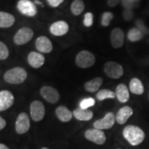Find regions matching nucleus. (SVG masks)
Wrapping results in <instances>:
<instances>
[{"label":"nucleus","mask_w":149,"mask_h":149,"mask_svg":"<svg viewBox=\"0 0 149 149\" xmlns=\"http://www.w3.org/2000/svg\"><path fill=\"white\" fill-rule=\"evenodd\" d=\"M124 137L132 146L140 144L145 138V133L139 126L128 125L123 130Z\"/></svg>","instance_id":"nucleus-1"},{"label":"nucleus","mask_w":149,"mask_h":149,"mask_svg":"<svg viewBox=\"0 0 149 149\" xmlns=\"http://www.w3.org/2000/svg\"><path fill=\"white\" fill-rule=\"evenodd\" d=\"M27 72L22 67H15L7 70L3 75V79L7 83L12 84H20L26 81Z\"/></svg>","instance_id":"nucleus-2"},{"label":"nucleus","mask_w":149,"mask_h":149,"mask_svg":"<svg viewBox=\"0 0 149 149\" xmlns=\"http://www.w3.org/2000/svg\"><path fill=\"white\" fill-rule=\"evenodd\" d=\"M96 59L94 54L88 51H81L76 56L75 63L81 68H87L93 66L95 63Z\"/></svg>","instance_id":"nucleus-3"},{"label":"nucleus","mask_w":149,"mask_h":149,"mask_svg":"<svg viewBox=\"0 0 149 149\" xmlns=\"http://www.w3.org/2000/svg\"><path fill=\"white\" fill-rule=\"evenodd\" d=\"M104 71L111 79H119L124 74L122 65L115 61H108L104 66Z\"/></svg>","instance_id":"nucleus-4"},{"label":"nucleus","mask_w":149,"mask_h":149,"mask_svg":"<svg viewBox=\"0 0 149 149\" xmlns=\"http://www.w3.org/2000/svg\"><path fill=\"white\" fill-rule=\"evenodd\" d=\"M34 33L29 27H23L20 29L15 35L13 41L17 45H24L27 44L33 38Z\"/></svg>","instance_id":"nucleus-5"},{"label":"nucleus","mask_w":149,"mask_h":149,"mask_svg":"<svg viewBox=\"0 0 149 149\" xmlns=\"http://www.w3.org/2000/svg\"><path fill=\"white\" fill-rule=\"evenodd\" d=\"M17 7L23 15L34 17L37 13L36 6L31 0H19L17 4Z\"/></svg>","instance_id":"nucleus-6"},{"label":"nucleus","mask_w":149,"mask_h":149,"mask_svg":"<svg viewBox=\"0 0 149 149\" xmlns=\"http://www.w3.org/2000/svg\"><path fill=\"white\" fill-rule=\"evenodd\" d=\"M31 118L35 122H40L44 119L45 115V107L44 104L39 100L33 101L30 107Z\"/></svg>","instance_id":"nucleus-7"},{"label":"nucleus","mask_w":149,"mask_h":149,"mask_svg":"<svg viewBox=\"0 0 149 149\" xmlns=\"http://www.w3.org/2000/svg\"><path fill=\"white\" fill-rule=\"evenodd\" d=\"M85 137L88 140L93 141L98 145H102L107 140L105 133L102 130L97 128H90L88 129L84 133Z\"/></svg>","instance_id":"nucleus-8"},{"label":"nucleus","mask_w":149,"mask_h":149,"mask_svg":"<svg viewBox=\"0 0 149 149\" xmlns=\"http://www.w3.org/2000/svg\"><path fill=\"white\" fill-rule=\"evenodd\" d=\"M115 122V116L114 113H108L103 118L96 120L93 124L95 128L99 130H107L113 127Z\"/></svg>","instance_id":"nucleus-9"},{"label":"nucleus","mask_w":149,"mask_h":149,"mask_svg":"<svg viewBox=\"0 0 149 149\" xmlns=\"http://www.w3.org/2000/svg\"><path fill=\"white\" fill-rule=\"evenodd\" d=\"M31 122L27 113H22L18 115L15 122V130L18 134H24L29 131Z\"/></svg>","instance_id":"nucleus-10"},{"label":"nucleus","mask_w":149,"mask_h":149,"mask_svg":"<svg viewBox=\"0 0 149 149\" xmlns=\"http://www.w3.org/2000/svg\"><path fill=\"white\" fill-rule=\"evenodd\" d=\"M40 94L44 100L51 104H55L59 100V93L55 88L44 86L40 89Z\"/></svg>","instance_id":"nucleus-11"},{"label":"nucleus","mask_w":149,"mask_h":149,"mask_svg":"<svg viewBox=\"0 0 149 149\" xmlns=\"http://www.w3.org/2000/svg\"><path fill=\"white\" fill-rule=\"evenodd\" d=\"M124 33L120 28H115L111 31V43L114 48H122L124 44Z\"/></svg>","instance_id":"nucleus-12"},{"label":"nucleus","mask_w":149,"mask_h":149,"mask_svg":"<svg viewBox=\"0 0 149 149\" xmlns=\"http://www.w3.org/2000/svg\"><path fill=\"white\" fill-rule=\"evenodd\" d=\"M14 103V96L9 91H0V112L8 109Z\"/></svg>","instance_id":"nucleus-13"},{"label":"nucleus","mask_w":149,"mask_h":149,"mask_svg":"<svg viewBox=\"0 0 149 149\" xmlns=\"http://www.w3.org/2000/svg\"><path fill=\"white\" fill-rule=\"evenodd\" d=\"M35 46L37 51L42 53H49L53 51V44L46 36H40L36 40Z\"/></svg>","instance_id":"nucleus-14"},{"label":"nucleus","mask_w":149,"mask_h":149,"mask_svg":"<svg viewBox=\"0 0 149 149\" xmlns=\"http://www.w3.org/2000/svg\"><path fill=\"white\" fill-rule=\"evenodd\" d=\"M69 30L68 24L64 21H58L53 23L50 27L51 34L55 36H62L66 35Z\"/></svg>","instance_id":"nucleus-15"},{"label":"nucleus","mask_w":149,"mask_h":149,"mask_svg":"<svg viewBox=\"0 0 149 149\" xmlns=\"http://www.w3.org/2000/svg\"><path fill=\"white\" fill-rule=\"evenodd\" d=\"M28 62L33 68H39L44 65L45 62V57L42 53L33 51L28 55Z\"/></svg>","instance_id":"nucleus-16"},{"label":"nucleus","mask_w":149,"mask_h":149,"mask_svg":"<svg viewBox=\"0 0 149 149\" xmlns=\"http://www.w3.org/2000/svg\"><path fill=\"white\" fill-rule=\"evenodd\" d=\"M133 111L130 107H124L117 112L115 120L120 124H124L127 122L130 117L133 115Z\"/></svg>","instance_id":"nucleus-17"},{"label":"nucleus","mask_w":149,"mask_h":149,"mask_svg":"<svg viewBox=\"0 0 149 149\" xmlns=\"http://www.w3.org/2000/svg\"><path fill=\"white\" fill-rule=\"evenodd\" d=\"M115 94L121 103H126L129 100L130 94L127 86L124 84H120L115 90Z\"/></svg>","instance_id":"nucleus-18"},{"label":"nucleus","mask_w":149,"mask_h":149,"mask_svg":"<svg viewBox=\"0 0 149 149\" xmlns=\"http://www.w3.org/2000/svg\"><path fill=\"white\" fill-rule=\"evenodd\" d=\"M55 114L57 118L62 122H68L71 120L72 117V113L69 109L64 106H60L56 109Z\"/></svg>","instance_id":"nucleus-19"},{"label":"nucleus","mask_w":149,"mask_h":149,"mask_svg":"<svg viewBox=\"0 0 149 149\" xmlns=\"http://www.w3.org/2000/svg\"><path fill=\"white\" fill-rule=\"evenodd\" d=\"M72 115L79 121H89L93 117V113L91 110L83 109L80 107L74 109L72 112Z\"/></svg>","instance_id":"nucleus-20"},{"label":"nucleus","mask_w":149,"mask_h":149,"mask_svg":"<svg viewBox=\"0 0 149 149\" xmlns=\"http://www.w3.org/2000/svg\"><path fill=\"white\" fill-rule=\"evenodd\" d=\"M103 78L97 77L87 81L84 84L85 90L90 93L97 92L103 84Z\"/></svg>","instance_id":"nucleus-21"},{"label":"nucleus","mask_w":149,"mask_h":149,"mask_svg":"<svg viewBox=\"0 0 149 149\" xmlns=\"http://www.w3.org/2000/svg\"><path fill=\"white\" fill-rule=\"evenodd\" d=\"M15 22V18L12 14L0 11V28L11 27Z\"/></svg>","instance_id":"nucleus-22"},{"label":"nucleus","mask_w":149,"mask_h":149,"mask_svg":"<svg viewBox=\"0 0 149 149\" xmlns=\"http://www.w3.org/2000/svg\"><path fill=\"white\" fill-rule=\"evenodd\" d=\"M129 89L130 92L135 95H142L144 92V87L142 82L138 78H133L130 81Z\"/></svg>","instance_id":"nucleus-23"},{"label":"nucleus","mask_w":149,"mask_h":149,"mask_svg":"<svg viewBox=\"0 0 149 149\" xmlns=\"http://www.w3.org/2000/svg\"><path fill=\"white\" fill-rule=\"evenodd\" d=\"M85 4L83 0H74L70 6V10L74 15L78 16L84 12Z\"/></svg>","instance_id":"nucleus-24"},{"label":"nucleus","mask_w":149,"mask_h":149,"mask_svg":"<svg viewBox=\"0 0 149 149\" xmlns=\"http://www.w3.org/2000/svg\"><path fill=\"white\" fill-rule=\"evenodd\" d=\"M127 37L130 42H136L142 40L144 37V34L137 28H133L128 31Z\"/></svg>","instance_id":"nucleus-25"},{"label":"nucleus","mask_w":149,"mask_h":149,"mask_svg":"<svg viewBox=\"0 0 149 149\" xmlns=\"http://www.w3.org/2000/svg\"><path fill=\"white\" fill-rule=\"evenodd\" d=\"M116 97L115 92L109 89H102L97 93L96 97L100 101H103L107 99H114Z\"/></svg>","instance_id":"nucleus-26"},{"label":"nucleus","mask_w":149,"mask_h":149,"mask_svg":"<svg viewBox=\"0 0 149 149\" xmlns=\"http://www.w3.org/2000/svg\"><path fill=\"white\" fill-rule=\"evenodd\" d=\"M113 18H114V15L113 14V13L104 12L102 15V26H109Z\"/></svg>","instance_id":"nucleus-27"},{"label":"nucleus","mask_w":149,"mask_h":149,"mask_svg":"<svg viewBox=\"0 0 149 149\" xmlns=\"http://www.w3.org/2000/svg\"><path fill=\"white\" fill-rule=\"evenodd\" d=\"M9 55L8 48L4 43L0 42V59L4 60L8 58Z\"/></svg>","instance_id":"nucleus-28"},{"label":"nucleus","mask_w":149,"mask_h":149,"mask_svg":"<svg viewBox=\"0 0 149 149\" xmlns=\"http://www.w3.org/2000/svg\"><path fill=\"white\" fill-rule=\"evenodd\" d=\"M95 103V100L93 98H86L83 100L82 101L80 102L79 107L81 109H88L89 107L94 106Z\"/></svg>","instance_id":"nucleus-29"},{"label":"nucleus","mask_w":149,"mask_h":149,"mask_svg":"<svg viewBox=\"0 0 149 149\" xmlns=\"http://www.w3.org/2000/svg\"><path fill=\"white\" fill-rule=\"evenodd\" d=\"M93 24V14L92 13H86L84 15V24L85 26L90 27Z\"/></svg>","instance_id":"nucleus-30"},{"label":"nucleus","mask_w":149,"mask_h":149,"mask_svg":"<svg viewBox=\"0 0 149 149\" xmlns=\"http://www.w3.org/2000/svg\"><path fill=\"white\" fill-rule=\"evenodd\" d=\"M135 24L137 26V28L141 32L143 33V34H148L149 33V29L147 28L146 26L144 25V22H143L142 20L138 19L136 20Z\"/></svg>","instance_id":"nucleus-31"},{"label":"nucleus","mask_w":149,"mask_h":149,"mask_svg":"<svg viewBox=\"0 0 149 149\" xmlns=\"http://www.w3.org/2000/svg\"><path fill=\"white\" fill-rule=\"evenodd\" d=\"M122 5L124 9H129L132 10L136 6V3H135L131 0H122Z\"/></svg>","instance_id":"nucleus-32"},{"label":"nucleus","mask_w":149,"mask_h":149,"mask_svg":"<svg viewBox=\"0 0 149 149\" xmlns=\"http://www.w3.org/2000/svg\"><path fill=\"white\" fill-rule=\"evenodd\" d=\"M123 18L126 21H130L134 17V13L133 10H129V9H124L123 11Z\"/></svg>","instance_id":"nucleus-33"},{"label":"nucleus","mask_w":149,"mask_h":149,"mask_svg":"<svg viewBox=\"0 0 149 149\" xmlns=\"http://www.w3.org/2000/svg\"><path fill=\"white\" fill-rule=\"evenodd\" d=\"M48 4L52 7H57L64 1V0H47Z\"/></svg>","instance_id":"nucleus-34"},{"label":"nucleus","mask_w":149,"mask_h":149,"mask_svg":"<svg viewBox=\"0 0 149 149\" xmlns=\"http://www.w3.org/2000/svg\"><path fill=\"white\" fill-rule=\"evenodd\" d=\"M121 1H122V0H107V4L110 7H115Z\"/></svg>","instance_id":"nucleus-35"},{"label":"nucleus","mask_w":149,"mask_h":149,"mask_svg":"<svg viewBox=\"0 0 149 149\" xmlns=\"http://www.w3.org/2000/svg\"><path fill=\"white\" fill-rule=\"evenodd\" d=\"M6 126V120L1 117H0V130L4 128Z\"/></svg>","instance_id":"nucleus-36"},{"label":"nucleus","mask_w":149,"mask_h":149,"mask_svg":"<svg viewBox=\"0 0 149 149\" xmlns=\"http://www.w3.org/2000/svg\"><path fill=\"white\" fill-rule=\"evenodd\" d=\"M0 149H10L8 146L3 144H0Z\"/></svg>","instance_id":"nucleus-37"},{"label":"nucleus","mask_w":149,"mask_h":149,"mask_svg":"<svg viewBox=\"0 0 149 149\" xmlns=\"http://www.w3.org/2000/svg\"><path fill=\"white\" fill-rule=\"evenodd\" d=\"M34 1H35V3H37V4H39V5H42V6H44L42 5V3L39 1V0H34Z\"/></svg>","instance_id":"nucleus-38"},{"label":"nucleus","mask_w":149,"mask_h":149,"mask_svg":"<svg viewBox=\"0 0 149 149\" xmlns=\"http://www.w3.org/2000/svg\"><path fill=\"white\" fill-rule=\"evenodd\" d=\"M132 1H133V2H134L135 3H136V4H137V3H138L139 1H140V0H131Z\"/></svg>","instance_id":"nucleus-39"},{"label":"nucleus","mask_w":149,"mask_h":149,"mask_svg":"<svg viewBox=\"0 0 149 149\" xmlns=\"http://www.w3.org/2000/svg\"><path fill=\"white\" fill-rule=\"evenodd\" d=\"M41 149H49V148H46V147H44V148H42Z\"/></svg>","instance_id":"nucleus-40"},{"label":"nucleus","mask_w":149,"mask_h":149,"mask_svg":"<svg viewBox=\"0 0 149 149\" xmlns=\"http://www.w3.org/2000/svg\"><path fill=\"white\" fill-rule=\"evenodd\" d=\"M117 149H122V148H117Z\"/></svg>","instance_id":"nucleus-41"},{"label":"nucleus","mask_w":149,"mask_h":149,"mask_svg":"<svg viewBox=\"0 0 149 149\" xmlns=\"http://www.w3.org/2000/svg\"><path fill=\"white\" fill-rule=\"evenodd\" d=\"M148 99H149V95H148Z\"/></svg>","instance_id":"nucleus-42"}]
</instances>
